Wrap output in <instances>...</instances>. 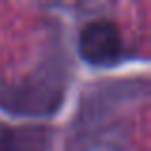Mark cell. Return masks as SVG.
<instances>
[{"label": "cell", "instance_id": "cell-1", "mask_svg": "<svg viewBox=\"0 0 151 151\" xmlns=\"http://www.w3.org/2000/svg\"><path fill=\"white\" fill-rule=\"evenodd\" d=\"M78 50L82 58L94 65H105L115 61L121 54L119 27L105 19L88 23L78 38Z\"/></svg>", "mask_w": 151, "mask_h": 151}, {"label": "cell", "instance_id": "cell-2", "mask_svg": "<svg viewBox=\"0 0 151 151\" xmlns=\"http://www.w3.org/2000/svg\"><path fill=\"white\" fill-rule=\"evenodd\" d=\"M50 132L42 126H0V151H46Z\"/></svg>", "mask_w": 151, "mask_h": 151}]
</instances>
